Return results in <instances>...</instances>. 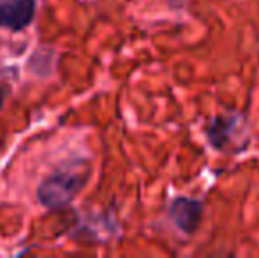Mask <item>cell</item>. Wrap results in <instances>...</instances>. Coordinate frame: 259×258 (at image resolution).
<instances>
[{
    "label": "cell",
    "instance_id": "6da1fadb",
    "mask_svg": "<svg viewBox=\"0 0 259 258\" xmlns=\"http://www.w3.org/2000/svg\"><path fill=\"white\" fill-rule=\"evenodd\" d=\"M87 179H89V168H83L81 163L67 165L50 175L39 186L37 196L50 209H60L78 195Z\"/></svg>",
    "mask_w": 259,
    "mask_h": 258
},
{
    "label": "cell",
    "instance_id": "7a4b0ae2",
    "mask_svg": "<svg viewBox=\"0 0 259 258\" xmlns=\"http://www.w3.org/2000/svg\"><path fill=\"white\" fill-rule=\"evenodd\" d=\"M35 0H0V27L21 30L32 23Z\"/></svg>",
    "mask_w": 259,
    "mask_h": 258
},
{
    "label": "cell",
    "instance_id": "3957f363",
    "mask_svg": "<svg viewBox=\"0 0 259 258\" xmlns=\"http://www.w3.org/2000/svg\"><path fill=\"white\" fill-rule=\"evenodd\" d=\"M169 212L171 217H173L175 225H177L180 230L184 232H194L198 228L199 221H201V212H203V207L201 202L198 200H192V198H180L173 200L169 207Z\"/></svg>",
    "mask_w": 259,
    "mask_h": 258
},
{
    "label": "cell",
    "instance_id": "277c9868",
    "mask_svg": "<svg viewBox=\"0 0 259 258\" xmlns=\"http://www.w3.org/2000/svg\"><path fill=\"white\" fill-rule=\"evenodd\" d=\"M4 97H6V90H4V87L0 85V108H2V103H4Z\"/></svg>",
    "mask_w": 259,
    "mask_h": 258
}]
</instances>
